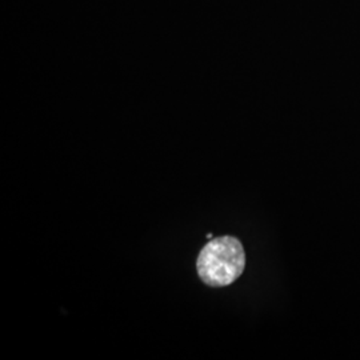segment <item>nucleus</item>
<instances>
[{"label":"nucleus","instance_id":"nucleus-1","mask_svg":"<svg viewBox=\"0 0 360 360\" xmlns=\"http://www.w3.org/2000/svg\"><path fill=\"white\" fill-rule=\"evenodd\" d=\"M245 267V248L233 236L210 240L196 259L198 274L210 287L230 285L240 278Z\"/></svg>","mask_w":360,"mask_h":360},{"label":"nucleus","instance_id":"nucleus-2","mask_svg":"<svg viewBox=\"0 0 360 360\" xmlns=\"http://www.w3.org/2000/svg\"><path fill=\"white\" fill-rule=\"evenodd\" d=\"M212 238V233H207V239H211Z\"/></svg>","mask_w":360,"mask_h":360}]
</instances>
